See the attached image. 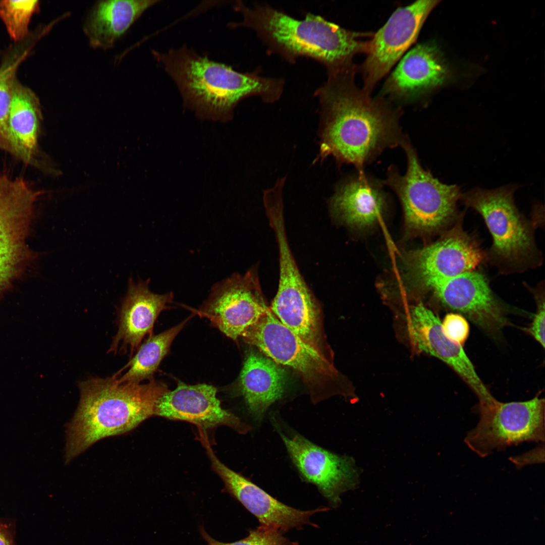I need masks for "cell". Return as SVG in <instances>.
Segmentation results:
<instances>
[{"instance_id": "21", "label": "cell", "mask_w": 545, "mask_h": 545, "mask_svg": "<svg viewBox=\"0 0 545 545\" xmlns=\"http://www.w3.org/2000/svg\"><path fill=\"white\" fill-rule=\"evenodd\" d=\"M286 373L263 354L249 351L239 377V389L251 416L260 422L269 406L285 392Z\"/></svg>"}, {"instance_id": "23", "label": "cell", "mask_w": 545, "mask_h": 545, "mask_svg": "<svg viewBox=\"0 0 545 545\" xmlns=\"http://www.w3.org/2000/svg\"><path fill=\"white\" fill-rule=\"evenodd\" d=\"M41 119L37 97L15 82L8 123V151L27 164L45 170L38 160Z\"/></svg>"}, {"instance_id": "4", "label": "cell", "mask_w": 545, "mask_h": 545, "mask_svg": "<svg viewBox=\"0 0 545 545\" xmlns=\"http://www.w3.org/2000/svg\"><path fill=\"white\" fill-rule=\"evenodd\" d=\"M155 57L176 83L185 105L203 117L227 120L244 98L257 95L270 103L283 93L282 79L237 72L186 46L156 52Z\"/></svg>"}, {"instance_id": "27", "label": "cell", "mask_w": 545, "mask_h": 545, "mask_svg": "<svg viewBox=\"0 0 545 545\" xmlns=\"http://www.w3.org/2000/svg\"><path fill=\"white\" fill-rule=\"evenodd\" d=\"M18 61H11L0 69V148L8 151V123Z\"/></svg>"}, {"instance_id": "6", "label": "cell", "mask_w": 545, "mask_h": 545, "mask_svg": "<svg viewBox=\"0 0 545 545\" xmlns=\"http://www.w3.org/2000/svg\"><path fill=\"white\" fill-rule=\"evenodd\" d=\"M277 363L294 370L303 379L311 401L317 404L334 393L338 371L330 361L285 326L270 308L241 336Z\"/></svg>"}, {"instance_id": "25", "label": "cell", "mask_w": 545, "mask_h": 545, "mask_svg": "<svg viewBox=\"0 0 545 545\" xmlns=\"http://www.w3.org/2000/svg\"><path fill=\"white\" fill-rule=\"evenodd\" d=\"M187 318L179 324L159 334L151 335L138 348L126 366L127 372L118 378L120 383L140 384L153 379V375L169 352L171 344L187 322Z\"/></svg>"}, {"instance_id": "24", "label": "cell", "mask_w": 545, "mask_h": 545, "mask_svg": "<svg viewBox=\"0 0 545 545\" xmlns=\"http://www.w3.org/2000/svg\"><path fill=\"white\" fill-rule=\"evenodd\" d=\"M158 1H101L93 6L83 24L84 32L93 48L113 46L117 40Z\"/></svg>"}, {"instance_id": "18", "label": "cell", "mask_w": 545, "mask_h": 545, "mask_svg": "<svg viewBox=\"0 0 545 545\" xmlns=\"http://www.w3.org/2000/svg\"><path fill=\"white\" fill-rule=\"evenodd\" d=\"M430 289L445 306L486 331L496 332L507 322L503 307L480 273L466 272L440 282Z\"/></svg>"}, {"instance_id": "16", "label": "cell", "mask_w": 545, "mask_h": 545, "mask_svg": "<svg viewBox=\"0 0 545 545\" xmlns=\"http://www.w3.org/2000/svg\"><path fill=\"white\" fill-rule=\"evenodd\" d=\"M216 393L211 385H189L179 381L175 390L158 399L155 415L187 421L202 429L226 425L241 434L251 431V426L222 408Z\"/></svg>"}, {"instance_id": "13", "label": "cell", "mask_w": 545, "mask_h": 545, "mask_svg": "<svg viewBox=\"0 0 545 545\" xmlns=\"http://www.w3.org/2000/svg\"><path fill=\"white\" fill-rule=\"evenodd\" d=\"M277 431L303 478L315 485L332 506H338L341 495L356 487L359 474L352 457L331 452L297 433Z\"/></svg>"}, {"instance_id": "3", "label": "cell", "mask_w": 545, "mask_h": 545, "mask_svg": "<svg viewBox=\"0 0 545 545\" xmlns=\"http://www.w3.org/2000/svg\"><path fill=\"white\" fill-rule=\"evenodd\" d=\"M235 9L242 21L231 23L232 28H250L270 49L290 61L300 57L311 58L327 70L342 69L354 64V57L367 51L373 33L350 31L319 16L307 15L297 20L266 5L249 7L238 1Z\"/></svg>"}, {"instance_id": "31", "label": "cell", "mask_w": 545, "mask_h": 545, "mask_svg": "<svg viewBox=\"0 0 545 545\" xmlns=\"http://www.w3.org/2000/svg\"><path fill=\"white\" fill-rule=\"evenodd\" d=\"M510 460L515 465L517 468L532 464H540L544 462V445L539 446L533 450L520 456L510 457Z\"/></svg>"}, {"instance_id": "19", "label": "cell", "mask_w": 545, "mask_h": 545, "mask_svg": "<svg viewBox=\"0 0 545 545\" xmlns=\"http://www.w3.org/2000/svg\"><path fill=\"white\" fill-rule=\"evenodd\" d=\"M448 74L447 66L437 46L420 43L402 58L385 82L380 96L416 99L443 84Z\"/></svg>"}, {"instance_id": "2", "label": "cell", "mask_w": 545, "mask_h": 545, "mask_svg": "<svg viewBox=\"0 0 545 545\" xmlns=\"http://www.w3.org/2000/svg\"><path fill=\"white\" fill-rule=\"evenodd\" d=\"M80 398L66 429V463L98 441L128 432L155 415L158 399L169 390L152 379L145 384L120 383L116 375L79 385Z\"/></svg>"}, {"instance_id": "26", "label": "cell", "mask_w": 545, "mask_h": 545, "mask_svg": "<svg viewBox=\"0 0 545 545\" xmlns=\"http://www.w3.org/2000/svg\"><path fill=\"white\" fill-rule=\"evenodd\" d=\"M38 8V1H0V17L13 40H21L27 34L31 18Z\"/></svg>"}, {"instance_id": "1", "label": "cell", "mask_w": 545, "mask_h": 545, "mask_svg": "<svg viewBox=\"0 0 545 545\" xmlns=\"http://www.w3.org/2000/svg\"><path fill=\"white\" fill-rule=\"evenodd\" d=\"M358 67L328 71L325 83L315 92L321 105L319 157L332 155L339 164L358 172L384 150L401 146L402 114L385 97H373L356 84Z\"/></svg>"}, {"instance_id": "15", "label": "cell", "mask_w": 545, "mask_h": 545, "mask_svg": "<svg viewBox=\"0 0 545 545\" xmlns=\"http://www.w3.org/2000/svg\"><path fill=\"white\" fill-rule=\"evenodd\" d=\"M484 258L476 241L458 224L437 242L413 254L410 268L425 287L473 271Z\"/></svg>"}, {"instance_id": "8", "label": "cell", "mask_w": 545, "mask_h": 545, "mask_svg": "<svg viewBox=\"0 0 545 545\" xmlns=\"http://www.w3.org/2000/svg\"><path fill=\"white\" fill-rule=\"evenodd\" d=\"M544 400L533 399L494 405H477L476 426L464 439L468 448L480 457L524 442H544Z\"/></svg>"}, {"instance_id": "29", "label": "cell", "mask_w": 545, "mask_h": 545, "mask_svg": "<svg viewBox=\"0 0 545 545\" xmlns=\"http://www.w3.org/2000/svg\"><path fill=\"white\" fill-rule=\"evenodd\" d=\"M445 335L454 343L463 347L469 334V325L462 314L448 313L441 322Z\"/></svg>"}, {"instance_id": "14", "label": "cell", "mask_w": 545, "mask_h": 545, "mask_svg": "<svg viewBox=\"0 0 545 545\" xmlns=\"http://www.w3.org/2000/svg\"><path fill=\"white\" fill-rule=\"evenodd\" d=\"M214 471L223 481L227 490L258 520L261 526L282 533L311 524L310 517L328 511L325 507L302 511L286 505L267 494L240 474L223 464L207 441L203 442Z\"/></svg>"}, {"instance_id": "11", "label": "cell", "mask_w": 545, "mask_h": 545, "mask_svg": "<svg viewBox=\"0 0 545 545\" xmlns=\"http://www.w3.org/2000/svg\"><path fill=\"white\" fill-rule=\"evenodd\" d=\"M257 272L234 274L215 283L208 297L195 311L228 337L236 341L269 309Z\"/></svg>"}, {"instance_id": "30", "label": "cell", "mask_w": 545, "mask_h": 545, "mask_svg": "<svg viewBox=\"0 0 545 545\" xmlns=\"http://www.w3.org/2000/svg\"><path fill=\"white\" fill-rule=\"evenodd\" d=\"M537 309L532 322L524 330L531 335L541 346L544 347V297L540 292H536Z\"/></svg>"}, {"instance_id": "20", "label": "cell", "mask_w": 545, "mask_h": 545, "mask_svg": "<svg viewBox=\"0 0 545 545\" xmlns=\"http://www.w3.org/2000/svg\"><path fill=\"white\" fill-rule=\"evenodd\" d=\"M150 279L137 282L130 278L126 295L119 313V329L109 351L131 353L139 347L146 335H152L154 322L159 314L173 302L174 294H158L149 288Z\"/></svg>"}, {"instance_id": "12", "label": "cell", "mask_w": 545, "mask_h": 545, "mask_svg": "<svg viewBox=\"0 0 545 545\" xmlns=\"http://www.w3.org/2000/svg\"><path fill=\"white\" fill-rule=\"evenodd\" d=\"M439 1H418L398 8L369 40L363 63L358 67L365 91L371 94L384 77L416 41L425 20Z\"/></svg>"}, {"instance_id": "28", "label": "cell", "mask_w": 545, "mask_h": 545, "mask_svg": "<svg viewBox=\"0 0 545 545\" xmlns=\"http://www.w3.org/2000/svg\"><path fill=\"white\" fill-rule=\"evenodd\" d=\"M200 532L208 545H298L296 542L290 540L283 535V533L270 528L260 525L249 531L245 538L233 542L219 541L210 536L202 526Z\"/></svg>"}, {"instance_id": "32", "label": "cell", "mask_w": 545, "mask_h": 545, "mask_svg": "<svg viewBox=\"0 0 545 545\" xmlns=\"http://www.w3.org/2000/svg\"><path fill=\"white\" fill-rule=\"evenodd\" d=\"M13 524L0 519V545H15Z\"/></svg>"}, {"instance_id": "17", "label": "cell", "mask_w": 545, "mask_h": 545, "mask_svg": "<svg viewBox=\"0 0 545 545\" xmlns=\"http://www.w3.org/2000/svg\"><path fill=\"white\" fill-rule=\"evenodd\" d=\"M408 331L415 346L449 365L474 392L481 405L493 404L496 399L477 374L463 347L444 334L439 318L422 304L413 306L408 322Z\"/></svg>"}, {"instance_id": "9", "label": "cell", "mask_w": 545, "mask_h": 545, "mask_svg": "<svg viewBox=\"0 0 545 545\" xmlns=\"http://www.w3.org/2000/svg\"><path fill=\"white\" fill-rule=\"evenodd\" d=\"M278 247L279 286L270 310L302 341L332 361L318 303L300 272L289 244L282 242Z\"/></svg>"}, {"instance_id": "7", "label": "cell", "mask_w": 545, "mask_h": 545, "mask_svg": "<svg viewBox=\"0 0 545 545\" xmlns=\"http://www.w3.org/2000/svg\"><path fill=\"white\" fill-rule=\"evenodd\" d=\"M513 187L486 190L476 188L461 199L482 216L491 234V254L500 264L511 268L535 263L537 250L529 224L516 207Z\"/></svg>"}, {"instance_id": "10", "label": "cell", "mask_w": 545, "mask_h": 545, "mask_svg": "<svg viewBox=\"0 0 545 545\" xmlns=\"http://www.w3.org/2000/svg\"><path fill=\"white\" fill-rule=\"evenodd\" d=\"M41 194L22 178L0 176V293L29 257L26 239Z\"/></svg>"}, {"instance_id": "5", "label": "cell", "mask_w": 545, "mask_h": 545, "mask_svg": "<svg viewBox=\"0 0 545 545\" xmlns=\"http://www.w3.org/2000/svg\"><path fill=\"white\" fill-rule=\"evenodd\" d=\"M407 158V169L401 175L396 167L389 168L384 184L396 193L402 203L408 226L421 232H433L453 221L460 188L434 178L421 165L408 138L401 145Z\"/></svg>"}, {"instance_id": "22", "label": "cell", "mask_w": 545, "mask_h": 545, "mask_svg": "<svg viewBox=\"0 0 545 545\" xmlns=\"http://www.w3.org/2000/svg\"><path fill=\"white\" fill-rule=\"evenodd\" d=\"M381 182L363 172L347 179L337 187L331 198L334 214L347 224L363 227L382 215L386 195Z\"/></svg>"}]
</instances>
